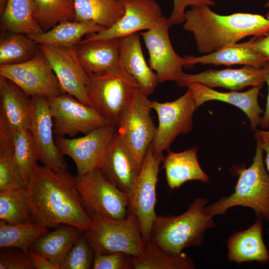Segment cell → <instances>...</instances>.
Segmentation results:
<instances>
[{
    "label": "cell",
    "mask_w": 269,
    "mask_h": 269,
    "mask_svg": "<svg viewBox=\"0 0 269 269\" xmlns=\"http://www.w3.org/2000/svg\"><path fill=\"white\" fill-rule=\"evenodd\" d=\"M27 189L32 222L48 228L68 225L84 232L91 227L92 217L71 175L64 176L36 164Z\"/></svg>",
    "instance_id": "6da1fadb"
},
{
    "label": "cell",
    "mask_w": 269,
    "mask_h": 269,
    "mask_svg": "<svg viewBox=\"0 0 269 269\" xmlns=\"http://www.w3.org/2000/svg\"><path fill=\"white\" fill-rule=\"evenodd\" d=\"M183 29L193 33L198 51L207 54L246 36L269 33V19L249 13L222 15L208 5H194L185 11Z\"/></svg>",
    "instance_id": "7a4b0ae2"
},
{
    "label": "cell",
    "mask_w": 269,
    "mask_h": 269,
    "mask_svg": "<svg viewBox=\"0 0 269 269\" xmlns=\"http://www.w3.org/2000/svg\"><path fill=\"white\" fill-rule=\"evenodd\" d=\"M208 202L206 198L198 197L182 214L157 215L149 243L173 255L181 254L184 249L201 245L205 232L215 226L213 217L206 211Z\"/></svg>",
    "instance_id": "3957f363"
},
{
    "label": "cell",
    "mask_w": 269,
    "mask_h": 269,
    "mask_svg": "<svg viewBox=\"0 0 269 269\" xmlns=\"http://www.w3.org/2000/svg\"><path fill=\"white\" fill-rule=\"evenodd\" d=\"M264 152L257 141L252 163L247 168L237 170L238 179L231 194L206 205L209 215L213 217L225 215L229 209L241 206L252 209L258 218L269 220V174L264 161Z\"/></svg>",
    "instance_id": "277c9868"
},
{
    "label": "cell",
    "mask_w": 269,
    "mask_h": 269,
    "mask_svg": "<svg viewBox=\"0 0 269 269\" xmlns=\"http://www.w3.org/2000/svg\"><path fill=\"white\" fill-rule=\"evenodd\" d=\"M91 217L92 225L85 233L95 254L121 252L138 257L143 254L145 244L134 215L128 212L119 220L97 215Z\"/></svg>",
    "instance_id": "5b68a950"
},
{
    "label": "cell",
    "mask_w": 269,
    "mask_h": 269,
    "mask_svg": "<svg viewBox=\"0 0 269 269\" xmlns=\"http://www.w3.org/2000/svg\"><path fill=\"white\" fill-rule=\"evenodd\" d=\"M75 183L89 215L119 220L128 214V195L109 181L99 168L77 175Z\"/></svg>",
    "instance_id": "8992f818"
},
{
    "label": "cell",
    "mask_w": 269,
    "mask_h": 269,
    "mask_svg": "<svg viewBox=\"0 0 269 269\" xmlns=\"http://www.w3.org/2000/svg\"><path fill=\"white\" fill-rule=\"evenodd\" d=\"M152 143L147 149L135 184L128 195V212L136 217L145 245L149 243L153 223L157 216L155 212L156 186L163 157L155 155Z\"/></svg>",
    "instance_id": "52a82bcc"
},
{
    "label": "cell",
    "mask_w": 269,
    "mask_h": 269,
    "mask_svg": "<svg viewBox=\"0 0 269 269\" xmlns=\"http://www.w3.org/2000/svg\"><path fill=\"white\" fill-rule=\"evenodd\" d=\"M150 101L138 88L116 127L118 134L141 165L156 134Z\"/></svg>",
    "instance_id": "ba28073f"
},
{
    "label": "cell",
    "mask_w": 269,
    "mask_h": 269,
    "mask_svg": "<svg viewBox=\"0 0 269 269\" xmlns=\"http://www.w3.org/2000/svg\"><path fill=\"white\" fill-rule=\"evenodd\" d=\"M150 105L158 119L152 144L154 153L159 156L162 155L163 151L169 149L177 136L191 131L193 116L198 108L189 88L184 94L174 101L166 102L151 101Z\"/></svg>",
    "instance_id": "9c48e42d"
},
{
    "label": "cell",
    "mask_w": 269,
    "mask_h": 269,
    "mask_svg": "<svg viewBox=\"0 0 269 269\" xmlns=\"http://www.w3.org/2000/svg\"><path fill=\"white\" fill-rule=\"evenodd\" d=\"M0 76L14 83L30 97L51 98L65 93L40 50L26 61L0 65Z\"/></svg>",
    "instance_id": "30bf717a"
},
{
    "label": "cell",
    "mask_w": 269,
    "mask_h": 269,
    "mask_svg": "<svg viewBox=\"0 0 269 269\" xmlns=\"http://www.w3.org/2000/svg\"><path fill=\"white\" fill-rule=\"evenodd\" d=\"M117 134L116 127L109 124L78 138L56 136L55 141L62 153L73 160L77 175H83L99 168Z\"/></svg>",
    "instance_id": "8fae6325"
},
{
    "label": "cell",
    "mask_w": 269,
    "mask_h": 269,
    "mask_svg": "<svg viewBox=\"0 0 269 269\" xmlns=\"http://www.w3.org/2000/svg\"><path fill=\"white\" fill-rule=\"evenodd\" d=\"M47 100L56 136H73L79 133L85 134L110 124L93 107L82 103L68 94H62Z\"/></svg>",
    "instance_id": "7c38bea8"
},
{
    "label": "cell",
    "mask_w": 269,
    "mask_h": 269,
    "mask_svg": "<svg viewBox=\"0 0 269 269\" xmlns=\"http://www.w3.org/2000/svg\"><path fill=\"white\" fill-rule=\"evenodd\" d=\"M89 76L88 95L92 107L117 127L138 86L111 74Z\"/></svg>",
    "instance_id": "4fadbf2b"
},
{
    "label": "cell",
    "mask_w": 269,
    "mask_h": 269,
    "mask_svg": "<svg viewBox=\"0 0 269 269\" xmlns=\"http://www.w3.org/2000/svg\"><path fill=\"white\" fill-rule=\"evenodd\" d=\"M31 97L29 130L37 150L38 160L43 165L64 176L71 175L64 155L54 138L53 125L47 98L42 96Z\"/></svg>",
    "instance_id": "5bb4252c"
},
{
    "label": "cell",
    "mask_w": 269,
    "mask_h": 269,
    "mask_svg": "<svg viewBox=\"0 0 269 269\" xmlns=\"http://www.w3.org/2000/svg\"><path fill=\"white\" fill-rule=\"evenodd\" d=\"M38 46L64 92L92 107L88 95L90 76L78 59L75 46Z\"/></svg>",
    "instance_id": "9a60e30c"
},
{
    "label": "cell",
    "mask_w": 269,
    "mask_h": 269,
    "mask_svg": "<svg viewBox=\"0 0 269 269\" xmlns=\"http://www.w3.org/2000/svg\"><path fill=\"white\" fill-rule=\"evenodd\" d=\"M163 16L153 28L140 32L149 54V64L156 74L159 82H176L184 73L185 58L173 49L169 36L171 26Z\"/></svg>",
    "instance_id": "2e32d148"
},
{
    "label": "cell",
    "mask_w": 269,
    "mask_h": 269,
    "mask_svg": "<svg viewBox=\"0 0 269 269\" xmlns=\"http://www.w3.org/2000/svg\"><path fill=\"white\" fill-rule=\"evenodd\" d=\"M124 6L122 17L111 27L86 36L82 41L119 38L154 27L163 16L155 0H120Z\"/></svg>",
    "instance_id": "e0dca14e"
},
{
    "label": "cell",
    "mask_w": 269,
    "mask_h": 269,
    "mask_svg": "<svg viewBox=\"0 0 269 269\" xmlns=\"http://www.w3.org/2000/svg\"><path fill=\"white\" fill-rule=\"evenodd\" d=\"M75 49L80 63L89 75L111 74L137 86L121 64L120 38L81 41L75 46Z\"/></svg>",
    "instance_id": "ac0fdd59"
},
{
    "label": "cell",
    "mask_w": 269,
    "mask_h": 269,
    "mask_svg": "<svg viewBox=\"0 0 269 269\" xmlns=\"http://www.w3.org/2000/svg\"><path fill=\"white\" fill-rule=\"evenodd\" d=\"M267 71L266 67L248 65L240 69H209L194 74L183 73L176 82L180 87L199 83L210 88L221 87L237 91L248 86L263 87Z\"/></svg>",
    "instance_id": "d6986e66"
},
{
    "label": "cell",
    "mask_w": 269,
    "mask_h": 269,
    "mask_svg": "<svg viewBox=\"0 0 269 269\" xmlns=\"http://www.w3.org/2000/svg\"><path fill=\"white\" fill-rule=\"evenodd\" d=\"M141 166L117 134L99 169L109 181L129 195L135 184Z\"/></svg>",
    "instance_id": "ffe728a7"
},
{
    "label": "cell",
    "mask_w": 269,
    "mask_h": 269,
    "mask_svg": "<svg viewBox=\"0 0 269 269\" xmlns=\"http://www.w3.org/2000/svg\"><path fill=\"white\" fill-rule=\"evenodd\" d=\"M187 87L191 91L197 108L209 101H221L241 110L248 118L252 131H256L260 125L261 115L264 111L259 105L258 96L262 86L253 87L243 92L236 91L219 92L199 83H191Z\"/></svg>",
    "instance_id": "44dd1931"
},
{
    "label": "cell",
    "mask_w": 269,
    "mask_h": 269,
    "mask_svg": "<svg viewBox=\"0 0 269 269\" xmlns=\"http://www.w3.org/2000/svg\"><path fill=\"white\" fill-rule=\"evenodd\" d=\"M31 97L0 76V124L12 133L29 130Z\"/></svg>",
    "instance_id": "7402d4cb"
},
{
    "label": "cell",
    "mask_w": 269,
    "mask_h": 269,
    "mask_svg": "<svg viewBox=\"0 0 269 269\" xmlns=\"http://www.w3.org/2000/svg\"><path fill=\"white\" fill-rule=\"evenodd\" d=\"M120 58L123 68L135 80L140 91L147 96L151 94L159 82L145 60L137 33L120 38Z\"/></svg>",
    "instance_id": "603a6c76"
},
{
    "label": "cell",
    "mask_w": 269,
    "mask_h": 269,
    "mask_svg": "<svg viewBox=\"0 0 269 269\" xmlns=\"http://www.w3.org/2000/svg\"><path fill=\"white\" fill-rule=\"evenodd\" d=\"M263 228L261 219L258 218L248 229L230 235L226 242L227 260L237 264L269 262V251L263 240Z\"/></svg>",
    "instance_id": "cb8c5ba5"
},
{
    "label": "cell",
    "mask_w": 269,
    "mask_h": 269,
    "mask_svg": "<svg viewBox=\"0 0 269 269\" xmlns=\"http://www.w3.org/2000/svg\"><path fill=\"white\" fill-rule=\"evenodd\" d=\"M198 147H193L179 152L167 150L163 157L162 168L165 172L169 188H180L189 181H199L203 183L209 181L208 175L201 168L197 158Z\"/></svg>",
    "instance_id": "d4e9b609"
},
{
    "label": "cell",
    "mask_w": 269,
    "mask_h": 269,
    "mask_svg": "<svg viewBox=\"0 0 269 269\" xmlns=\"http://www.w3.org/2000/svg\"><path fill=\"white\" fill-rule=\"evenodd\" d=\"M185 66L196 64L225 65L243 64L256 68L265 67L269 61L254 50L247 42L235 43L201 56L184 57Z\"/></svg>",
    "instance_id": "484cf974"
},
{
    "label": "cell",
    "mask_w": 269,
    "mask_h": 269,
    "mask_svg": "<svg viewBox=\"0 0 269 269\" xmlns=\"http://www.w3.org/2000/svg\"><path fill=\"white\" fill-rule=\"evenodd\" d=\"M84 232L73 226L60 225L37 239L29 250L44 257L60 269L68 252Z\"/></svg>",
    "instance_id": "4316f807"
},
{
    "label": "cell",
    "mask_w": 269,
    "mask_h": 269,
    "mask_svg": "<svg viewBox=\"0 0 269 269\" xmlns=\"http://www.w3.org/2000/svg\"><path fill=\"white\" fill-rule=\"evenodd\" d=\"M106 28L95 23L65 20L58 23L42 33L28 35L38 45L73 47L87 35L101 31Z\"/></svg>",
    "instance_id": "83f0119b"
},
{
    "label": "cell",
    "mask_w": 269,
    "mask_h": 269,
    "mask_svg": "<svg viewBox=\"0 0 269 269\" xmlns=\"http://www.w3.org/2000/svg\"><path fill=\"white\" fill-rule=\"evenodd\" d=\"M32 0H7L1 13L0 27L10 32L36 35L44 32L35 20Z\"/></svg>",
    "instance_id": "f1b7e54d"
},
{
    "label": "cell",
    "mask_w": 269,
    "mask_h": 269,
    "mask_svg": "<svg viewBox=\"0 0 269 269\" xmlns=\"http://www.w3.org/2000/svg\"><path fill=\"white\" fill-rule=\"evenodd\" d=\"M75 20L109 28L125 12L120 0H74Z\"/></svg>",
    "instance_id": "f546056e"
},
{
    "label": "cell",
    "mask_w": 269,
    "mask_h": 269,
    "mask_svg": "<svg viewBox=\"0 0 269 269\" xmlns=\"http://www.w3.org/2000/svg\"><path fill=\"white\" fill-rule=\"evenodd\" d=\"M132 269H194L192 259L184 253H166L150 243L145 245L143 254L132 257Z\"/></svg>",
    "instance_id": "4dcf8cb0"
},
{
    "label": "cell",
    "mask_w": 269,
    "mask_h": 269,
    "mask_svg": "<svg viewBox=\"0 0 269 269\" xmlns=\"http://www.w3.org/2000/svg\"><path fill=\"white\" fill-rule=\"evenodd\" d=\"M48 228L32 221L10 224L0 221V248H13L28 254L30 247Z\"/></svg>",
    "instance_id": "1f68e13d"
},
{
    "label": "cell",
    "mask_w": 269,
    "mask_h": 269,
    "mask_svg": "<svg viewBox=\"0 0 269 269\" xmlns=\"http://www.w3.org/2000/svg\"><path fill=\"white\" fill-rule=\"evenodd\" d=\"M13 161L17 175L27 188L38 160L37 150L29 130L13 133Z\"/></svg>",
    "instance_id": "d6a6232c"
},
{
    "label": "cell",
    "mask_w": 269,
    "mask_h": 269,
    "mask_svg": "<svg viewBox=\"0 0 269 269\" xmlns=\"http://www.w3.org/2000/svg\"><path fill=\"white\" fill-rule=\"evenodd\" d=\"M0 221L10 224L32 221L27 188L0 192Z\"/></svg>",
    "instance_id": "836d02e7"
},
{
    "label": "cell",
    "mask_w": 269,
    "mask_h": 269,
    "mask_svg": "<svg viewBox=\"0 0 269 269\" xmlns=\"http://www.w3.org/2000/svg\"><path fill=\"white\" fill-rule=\"evenodd\" d=\"M34 17L44 31L58 23L75 20L74 0H32Z\"/></svg>",
    "instance_id": "e575fe53"
},
{
    "label": "cell",
    "mask_w": 269,
    "mask_h": 269,
    "mask_svg": "<svg viewBox=\"0 0 269 269\" xmlns=\"http://www.w3.org/2000/svg\"><path fill=\"white\" fill-rule=\"evenodd\" d=\"M39 46L27 35L11 32L1 37L0 65L22 63L32 58L39 51Z\"/></svg>",
    "instance_id": "d590c367"
},
{
    "label": "cell",
    "mask_w": 269,
    "mask_h": 269,
    "mask_svg": "<svg viewBox=\"0 0 269 269\" xmlns=\"http://www.w3.org/2000/svg\"><path fill=\"white\" fill-rule=\"evenodd\" d=\"M13 137L0 135V192L26 188L16 172L13 161Z\"/></svg>",
    "instance_id": "8d00e7d4"
},
{
    "label": "cell",
    "mask_w": 269,
    "mask_h": 269,
    "mask_svg": "<svg viewBox=\"0 0 269 269\" xmlns=\"http://www.w3.org/2000/svg\"><path fill=\"white\" fill-rule=\"evenodd\" d=\"M94 257L93 249L84 232L68 252L60 269H92Z\"/></svg>",
    "instance_id": "74e56055"
},
{
    "label": "cell",
    "mask_w": 269,
    "mask_h": 269,
    "mask_svg": "<svg viewBox=\"0 0 269 269\" xmlns=\"http://www.w3.org/2000/svg\"><path fill=\"white\" fill-rule=\"evenodd\" d=\"M0 269H33L28 254L13 248H0Z\"/></svg>",
    "instance_id": "f35d334b"
},
{
    "label": "cell",
    "mask_w": 269,
    "mask_h": 269,
    "mask_svg": "<svg viewBox=\"0 0 269 269\" xmlns=\"http://www.w3.org/2000/svg\"><path fill=\"white\" fill-rule=\"evenodd\" d=\"M131 255L121 252L95 254L93 269H132Z\"/></svg>",
    "instance_id": "ab89813d"
},
{
    "label": "cell",
    "mask_w": 269,
    "mask_h": 269,
    "mask_svg": "<svg viewBox=\"0 0 269 269\" xmlns=\"http://www.w3.org/2000/svg\"><path fill=\"white\" fill-rule=\"evenodd\" d=\"M213 0H173V8L170 17L168 18L170 24H180L185 21V9L188 6L206 5H214Z\"/></svg>",
    "instance_id": "60d3db41"
},
{
    "label": "cell",
    "mask_w": 269,
    "mask_h": 269,
    "mask_svg": "<svg viewBox=\"0 0 269 269\" xmlns=\"http://www.w3.org/2000/svg\"><path fill=\"white\" fill-rule=\"evenodd\" d=\"M247 42L269 61V33L254 36Z\"/></svg>",
    "instance_id": "b9f144b4"
},
{
    "label": "cell",
    "mask_w": 269,
    "mask_h": 269,
    "mask_svg": "<svg viewBox=\"0 0 269 269\" xmlns=\"http://www.w3.org/2000/svg\"><path fill=\"white\" fill-rule=\"evenodd\" d=\"M28 255L35 269H59L44 257L30 250L28 251Z\"/></svg>",
    "instance_id": "7bdbcfd3"
},
{
    "label": "cell",
    "mask_w": 269,
    "mask_h": 269,
    "mask_svg": "<svg viewBox=\"0 0 269 269\" xmlns=\"http://www.w3.org/2000/svg\"><path fill=\"white\" fill-rule=\"evenodd\" d=\"M267 68V73L266 76V82L268 86V95L267 99L266 109L264 112L263 117L260 126L262 129L269 128V62L265 67Z\"/></svg>",
    "instance_id": "ee69618b"
},
{
    "label": "cell",
    "mask_w": 269,
    "mask_h": 269,
    "mask_svg": "<svg viewBox=\"0 0 269 269\" xmlns=\"http://www.w3.org/2000/svg\"><path fill=\"white\" fill-rule=\"evenodd\" d=\"M256 140L261 145L265 152V164L266 169L269 174V138H264L255 134Z\"/></svg>",
    "instance_id": "f6af8a7d"
},
{
    "label": "cell",
    "mask_w": 269,
    "mask_h": 269,
    "mask_svg": "<svg viewBox=\"0 0 269 269\" xmlns=\"http://www.w3.org/2000/svg\"><path fill=\"white\" fill-rule=\"evenodd\" d=\"M255 134L262 138H269V131H260L257 130L255 131Z\"/></svg>",
    "instance_id": "bcb514c9"
},
{
    "label": "cell",
    "mask_w": 269,
    "mask_h": 269,
    "mask_svg": "<svg viewBox=\"0 0 269 269\" xmlns=\"http://www.w3.org/2000/svg\"><path fill=\"white\" fill-rule=\"evenodd\" d=\"M265 7L269 8V0H267L266 3H265ZM266 17L269 19V11L266 14Z\"/></svg>",
    "instance_id": "7dc6e473"
},
{
    "label": "cell",
    "mask_w": 269,
    "mask_h": 269,
    "mask_svg": "<svg viewBox=\"0 0 269 269\" xmlns=\"http://www.w3.org/2000/svg\"></svg>",
    "instance_id": "c3c4849f"
}]
</instances>
